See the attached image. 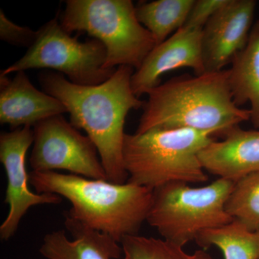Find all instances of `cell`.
I'll list each match as a JSON object with an SVG mask.
<instances>
[{
    "label": "cell",
    "instance_id": "7c38bea8",
    "mask_svg": "<svg viewBox=\"0 0 259 259\" xmlns=\"http://www.w3.org/2000/svg\"><path fill=\"white\" fill-rule=\"evenodd\" d=\"M68 112L62 102L30 82L25 71L14 78L0 75V122L16 129L34 126L53 116Z\"/></svg>",
    "mask_w": 259,
    "mask_h": 259
},
{
    "label": "cell",
    "instance_id": "5b68a950",
    "mask_svg": "<svg viewBox=\"0 0 259 259\" xmlns=\"http://www.w3.org/2000/svg\"><path fill=\"white\" fill-rule=\"evenodd\" d=\"M60 24L66 32H84L107 51L105 67L137 70L156 47L154 37L136 14L131 0H67Z\"/></svg>",
    "mask_w": 259,
    "mask_h": 259
},
{
    "label": "cell",
    "instance_id": "277c9868",
    "mask_svg": "<svg viewBox=\"0 0 259 259\" xmlns=\"http://www.w3.org/2000/svg\"><path fill=\"white\" fill-rule=\"evenodd\" d=\"M212 133L193 129H153L125 134L123 162L128 181L155 190L168 184H198L208 176L199 153L213 141Z\"/></svg>",
    "mask_w": 259,
    "mask_h": 259
},
{
    "label": "cell",
    "instance_id": "52a82bcc",
    "mask_svg": "<svg viewBox=\"0 0 259 259\" xmlns=\"http://www.w3.org/2000/svg\"><path fill=\"white\" fill-rule=\"evenodd\" d=\"M107 51L100 40L81 42L52 19L37 31L25 55L1 71L2 76L31 69H51L65 74L71 82L94 86L105 82L115 73L105 67Z\"/></svg>",
    "mask_w": 259,
    "mask_h": 259
},
{
    "label": "cell",
    "instance_id": "ac0fdd59",
    "mask_svg": "<svg viewBox=\"0 0 259 259\" xmlns=\"http://www.w3.org/2000/svg\"><path fill=\"white\" fill-rule=\"evenodd\" d=\"M120 244L123 259H213L203 248L187 253L184 247L139 234L125 237Z\"/></svg>",
    "mask_w": 259,
    "mask_h": 259
},
{
    "label": "cell",
    "instance_id": "9a60e30c",
    "mask_svg": "<svg viewBox=\"0 0 259 259\" xmlns=\"http://www.w3.org/2000/svg\"><path fill=\"white\" fill-rule=\"evenodd\" d=\"M228 82L237 106L250 105V121L259 130V20L253 23L248 42L228 69Z\"/></svg>",
    "mask_w": 259,
    "mask_h": 259
},
{
    "label": "cell",
    "instance_id": "5bb4252c",
    "mask_svg": "<svg viewBox=\"0 0 259 259\" xmlns=\"http://www.w3.org/2000/svg\"><path fill=\"white\" fill-rule=\"evenodd\" d=\"M64 230L48 233L40 245V254L47 259H118L122 255L121 244L109 235L92 229L66 214Z\"/></svg>",
    "mask_w": 259,
    "mask_h": 259
},
{
    "label": "cell",
    "instance_id": "8992f818",
    "mask_svg": "<svg viewBox=\"0 0 259 259\" xmlns=\"http://www.w3.org/2000/svg\"><path fill=\"white\" fill-rule=\"evenodd\" d=\"M234 184L218 178L203 187L177 182L156 189L146 222L162 239L185 247L202 232L233 221L226 204Z\"/></svg>",
    "mask_w": 259,
    "mask_h": 259
},
{
    "label": "cell",
    "instance_id": "3957f363",
    "mask_svg": "<svg viewBox=\"0 0 259 259\" xmlns=\"http://www.w3.org/2000/svg\"><path fill=\"white\" fill-rule=\"evenodd\" d=\"M29 182L37 193L68 199L71 204L68 216L120 243L125 237L139 234L152 204L153 190L130 182L115 184L72 174L31 171Z\"/></svg>",
    "mask_w": 259,
    "mask_h": 259
},
{
    "label": "cell",
    "instance_id": "9c48e42d",
    "mask_svg": "<svg viewBox=\"0 0 259 259\" xmlns=\"http://www.w3.org/2000/svg\"><path fill=\"white\" fill-rule=\"evenodd\" d=\"M33 129L24 126L0 135V161L8 179L5 203L9 212L0 226V239L9 241L18 231L20 221L30 207L40 204H58L62 199L51 193H33L28 185L25 165L27 151L33 144Z\"/></svg>",
    "mask_w": 259,
    "mask_h": 259
},
{
    "label": "cell",
    "instance_id": "6da1fadb",
    "mask_svg": "<svg viewBox=\"0 0 259 259\" xmlns=\"http://www.w3.org/2000/svg\"><path fill=\"white\" fill-rule=\"evenodd\" d=\"M134 73V68L120 66L110 79L94 86L76 84L59 73L39 76L44 92L62 102L71 125L83 130L95 145L107 180L112 183L128 181L122 154L126 117L145 104L133 91Z\"/></svg>",
    "mask_w": 259,
    "mask_h": 259
},
{
    "label": "cell",
    "instance_id": "44dd1931",
    "mask_svg": "<svg viewBox=\"0 0 259 259\" xmlns=\"http://www.w3.org/2000/svg\"><path fill=\"white\" fill-rule=\"evenodd\" d=\"M228 0H195L183 27L202 29Z\"/></svg>",
    "mask_w": 259,
    "mask_h": 259
},
{
    "label": "cell",
    "instance_id": "2e32d148",
    "mask_svg": "<svg viewBox=\"0 0 259 259\" xmlns=\"http://www.w3.org/2000/svg\"><path fill=\"white\" fill-rule=\"evenodd\" d=\"M195 0H156L139 3L136 14L151 32L156 46L185 25Z\"/></svg>",
    "mask_w": 259,
    "mask_h": 259
},
{
    "label": "cell",
    "instance_id": "ffe728a7",
    "mask_svg": "<svg viewBox=\"0 0 259 259\" xmlns=\"http://www.w3.org/2000/svg\"><path fill=\"white\" fill-rule=\"evenodd\" d=\"M37 31L28 27L20 26L7 18L0 10V38L3 41L18 47H29L36 37Z\"/></svg>",
    "mask_w": 259,
    "mask_h": 259
},
{
    "label": "cell",
    "instance_id": "4fadbf2b",
    "mask_svg": "<svg viewBox=\"0 0 259 259\" xmlns=\"http://www.w3.org/2000/svg\"><path fill=\"white\" fill-rule=\"evenodd\" d=\"M223 136L222 141L213 140L199 153L204 170L234 183L259 172V130L236 126Z\"/></svg>",
    "mask_w": 259,
    "mask_h": 259
},
{
    "label": "cell",
    "instance_id": "7a4b0ae2",
    "mask_svg": "<svg viewBox=\"0 0 259 259\" xmlns=\"http://www.w3.org/2000/svg\"><path fill=\"white\" fill-rule=\"evenodd\" d=\"M147 95L136 134L153 129L188 128L223 136L250 120L249 110L233 101L228 70L177 76Z\"/></svg>",
    "mask_w": 259,
    "mask_h": 259
},
{
    "label": "cell",
    "instance_id": "30bf717a",
    "mask_svg": "<svg viewBox=\"0 0 259 259\" xmlns=\"http://www.w3.org/2000/svg\"><path fill=\"white\" fill-rule=\"evenodd\" d=\"M257 3L228 0L202 30V49L206 72L223 71L246 46Z\"/></svg>",
    "mask_w": 259,
    "mask_h": 259
},
{
    "label": "cell",
    "instance_id": "d6986e66",
    "mask_svg": "<svg viewBox=\"0 0 259 259\" xmlns=\"http://www.w3.org/2000/svg\"><path fill=\"white\" fill-rule=\"evenodd\" d=\"M226 212L252 231H259V172L235 182Z\"/></svg>",
    "mask_w": 259,
    "mask_h": 259
},
{
    "label": "cell",
    "instance_id": "e0dca14e",
    "mask_svg": "<svg viewBox=\"0 0 259 259\" xmlns=\"http://www.w3.org/2000/svg\"><path fill=\"white\" fill-rule=\"evenodd\" d=\"M207 249L215 246L224 259H259V231H252L236 220L202 232L196 240Z\"/></svg>",
    "mask_w": 259,
    "mask_h": 259
},
{
    "label": "cell",
    "instance_id": "8fae6325",
    "mask_svg": "<svg viewBox=\"0 0 259 259\" xmlns=\"http://www.w3.org/2000/svg\"><path fill=\"white\" fill-rule=\"evenodd\" d=\"M202 29L182 27L150 52L131 78V87L138 97L161 83L163 74L189 68L195 75L205 73L202 49Z\"/></svg>",
    "mask_w": 259,
    "mask_h": 259
},
{
    "label": "cell",
    "instance_id": "ba28073f",
    "mask_svg": "<svg viewBox=\"0 0 259 259\" xmlns=\"http://www.w3.org/2000/svg\"><path fill=\"white\" fill-rule=\"evenodd\" d=\"M32 171L66 170L72 175L107 180L96 146L62 115L53 116L33 126Z\"/></svg>",
    "mask_w": 259,
    "mask_h": 259
}]
</instances>
